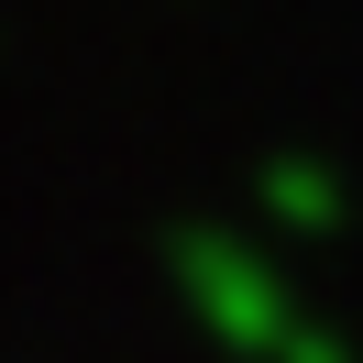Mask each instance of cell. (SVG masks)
I'll return each mask as SVG.
<instances>
[{"instance_id": "obj_1", "label": "cell", "mask_w": 363, "mask_h": 363, "mask_svg": "<svg viewBox=\"0 0 363 363\" xmlns=\"http://www.w3.org/2000/svg\"><path fill=\"white\" fill-rule=\"evenodd\" d=\"M165 264H177V286L199 297V319H209L220 341H253V352H275V341L297 330V319H286V297H275V275L253 264L231 231L177 220V231H165Z\"/></svg>"}, {"instance_id": "obj_2", "label": "cell", "mask_w": 363, "mask_h": 363, "mask_svg": "<svg viewBox=\"0 0 363 363\" xmlns=\"http://www.w3.org/2000/svg\"><path fill=\"white\" fill-rule=\"evenodd\" d=\"M253 187H264V209H275V220H297V231H330V209H341V187H330V165H319V155H264V165H253Z\"/></svg>"}, {"instance_id": "obj_3", "label": "cell", "mask_w": 363, "mask_h": 363, "mask_svg": "<svg viewBox=\"0 0 363 363\" xmlns=\"http://www.w3.org/2000/svg\"><path fill=\"white\" fill-rule=\"evenodd\" d=\"M275 363H341V341H330V330H319V319H297V330H286V341H275Z\"/></svg>"}]
</instances>
